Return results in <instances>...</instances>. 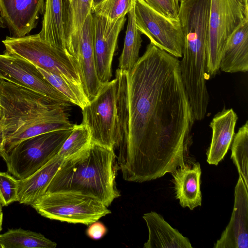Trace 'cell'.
Here are the masks:
<instances>
[{
	"label": "cell",
	"instance_id": "7a4b0ae2",
	"mask_svg": "<svg viewBox=\"0 0 248 248\" xmlns=\"http://www.w3.org/2000/svg\"><path fill=\"white\" fill-rule=\"evenodd\" d=\"M115 158L113 150L91 142L63 160L46 193L81 194L109 206L120 196L115 185Z\"/></svg>",
	"mask_w": 248,
	"mask_h": 248
},
{
	"label": "cell",
	"instance_id": "7c38bea8",
	"mask_svg": "<svg viewBox=\"0 0 248 248\" xmlns=\"http://www.w3.org/2000/svg\"><path fill=\"white\" fill-rule=\"evenodd\" d=\"M93 43L95 70L102 84L110 80L112 62L119 34L126 20L125 16L114 21L92 13Z\"/></svg>",
	"mask_w": 248,
	"mask_h": 248
},
{
	"label": "cell",
	"instance_id": "d4e9b609",
	"mask_svg": "<svg viewBox=\"0 0 248 248\" xmlns=\"http://www.w3.org/2000/svg\"><path fill=\"white\" fill-rule=\"evenodd\" d=\"M128 18L124 48L119 58L118 63V68L126 72L131 70L139 60L142 41L141 33L136 25L134 6L128 13Z\"/></svg>",
	"mask_w": 248,
	"mask_h": 248
},
{
	"label": "cell",
	"instance_id": "44dd1931",
	"mask_svg": "<svg viewBox=\"0 0 248 248\" xmlns=\"http://www.w3.org/2000/svg\"><path fill=\"white\" fill-rule=\"evenodd\" d=\"M149 232L144 248H192L188 238L172 228L160 215L154 211L142 217Z\"/></svg>",
	"mask_w": 248,
	"mask_h": 248
},
{
	"label": "cell",
	"instance_id": "74e56055",
	"mask_svg": "<svg viewBox=\"0 0 248 248\" xmlns=\"http://www.w3.org/2000/svg\"><path fill=\"white\" fill-rule=\"evenodd\" d=\"M184 0H179V2H181V1H184Z\"/></svg>",
	"mask_w": 248,
	"mask_h": 248
},
{
	"label": "cell",
	"instance_id": "2e32d148",
	"mask_svg": "<svg viewBox=\"0 0 248 248\" xmlns=\"http://www.w3.org/2000/svg\"><path fill=\"white\" fill-rule=\"evenodd\" d=\"M61 106L17 129L4 139V150L8 151L22 140L43 133L73 128L67 108Z\"/></svg>",
	"mask_w": 248,
	"mask_h": 248
},
{
	"label": "cell",
	"instance_id": "6da1fadb",
	"mask_svg": "<svg viewBox=\"0 0 248 248\" xmlns=\"http://www.w3.org/2000/svg\"><path fill=\"white\" fill-rule=\"evenodd\" d=\"M127 78L128 132L117 167L142 183L186 166L195 120L177 58L150 43Z\"/></svg>",
	"mask_w": 248,
	"mask_h": 248
},
{
	"label": "cell",
	"instance_id": "8fae6325",
	"mask_svg": "<svg viewBox=\"0 0 248 248\" xmlns=\"http://www.w3.org/2000/svg\"><path fill=\"white\" fill-rule=\"evenodd\" d=\"M0 79L37 92L65 107L72 104L47 80L35 65L6 52L0 54Z\"/></svg>",
	"mask_w": 248,
	"mask_h": 248
},
{
	"label": "cell",
	"instance_id": "ab89813d",
	"mask_svg": "<svg viewBox=\"0 0 248 248\" xmlns=\"http://www.w3.org/2000/svg\"><path fill=\"white\" fill-rule=\"evenodd\" d=\"M69 2H71L72 0H67Z\"/></svg>",
	"mask_w": 248,
	"mask_h": 248
},
{
	"label": "cell",
	"instance_id": "484cf974",
	"mask_svg": "<svg viewBox=\"0 0 248 248\" xmlns=\"http://www.w3.org/2000/svg\"><path fill=\"white\" fill-rule=\"evenodd\" d=\"M231 159L240 176L248 187V122L243 125L232 140Z\"/></svg>",
	"mask_w": 248,
	"mask_h": 248
},
{
	"label": "cell",
	"instance_id": "d590c367",
	"mask_svg": "<svg viewBox=\"0 0 248 248\" xmlns=\"http://www.w3.org/2000/svg\"><path fill=\"white\" fill-rule=\"evenodd\" d=\"M4 27H5L4 23L0 16V28H4Z\"/></svg>",
	"mask_w": 248,
	"mask_h": 248
},
{
	"label": "cell",
	"instance_id": "ac0fdd59",
	"mask_svg": "<svg viewBox=\"0 0 248 248\" xmlns=\"http://www.w3.org/2000/svg\"><path fill=\"white\" fill-rule=\"evenodd\" d=\"M227 73L248 70V18H245L228 38L219 64Z\"/></svg>",
	"mask_w": 248,
	"mask_h": 248
},
{
	"label": "cell",
	"instance_id": "5b68a950",
	"mask_svg": "<svg viewBox=\"0 0 248 248\" xmlns=\"http://www.w3.org/2000/svg\"><path fill=\"white\" fill-rule=\"evenodd\" d=\"M2 42L6 52L24 59L82 88L76 59L43 41L38 34L21 37L6 36Z\"/></svg>",
	"mask_w": 248,
	"mask_h": 248
},
{
	"label": "cell",
	"instance_id": "d6a6232c",
	"mask_svg": "<svg viewBox=\"0 0 248 248\" xmlns=\"http://www.w3.org/2000/svg\"><path fill=\"white\" fill-rule=\"evenodd\" d=\"M4 136L3 132L0 128V154L4 150Z\"/></svg>",
	"mask_w": 248,
	"mask_h": 248
},
{
	"label": "cell",
	"instance_id": "e575fe53",
	"mask_svg": "<svg viewBox=\"0 0 248 248\" xmlns=\"http://www.w3.org/2000/svg\"><path fill=\"white\" fill-rule=\"evenodd\" d=\"M2 221H3V213L1 210H0V232L2 230Z\"/></svg>",
	"mask_w": 248,
	"mask_h": 248
},
{
	"label": "cell",
	"instance_id": "d6986e66",
	"mask_svg": "<svg viewBox=\"0 0 248 248\" xmlns=\"http://www.w3.org/2000/svg\"><path fill=\"white\" fill-rule=\"evenodd\" d=\"M66 7L67 0H45L42 29L38 34L43 41L69 54L65 38Z\"/></svg>",
	"mask_w": 248,
	"mask_h": 248
},
{
	"label": "cell",
	"instance_id": "9a60e30c",
	"mask_svg": "<svg viewBox=\"0 0 248 248\" xmlns=\"http://www.w3.org/2000/svg\"><path fill=\"white\" fill-rule=\"evenodd\" d=\"M92 14L86 18L79 34L74 57L78 63L82 88L90 101L102 85L95 70L92 34Z\"/></svg>",
	"mask_w": 248,
	"mask_h": 248
},
{
	"label": "cell",
	"instance_id": "f35d334b",
	"mask_svg": "<svg viewBox=\"0 0 248 248\" xmlns=\"http://www.w3.org/2000/svg\"><path fill=\"white\" fill-rule=\"evenodd\" d=\"M1 210V204L0 203V210Z\"/></svg>",
	"mask_w": 248,
	"mask_h": 248
},
{
	"label": "cell",
	"instance_id": "83f0119b",
	"mask_svg": "<svg viewBox=\"0 0 248 248\" xmlns=\"http://www.w3.org/2000/svg\"><path fill=\"white\" fill-rule=\"evenodd\" d=\"M91 143V135L88 126L81 123L74 124L72 131L63 143L58 155L63 159L81 151Z\"/></svg>",
	"mask_w": 248,
	"mask_h": 248
},
{
	"label": "cell",
	"instance_id": "ffe728a7",
	"mask_svg": "<svg viewBox=\"0 0 248 248\" xmlns=\"http://www.w3.org/2000/svg\"><path fill=\"white\" fill-rule=\"evenodd\" d=\"M63 159L57 154L30 176L18 179L17 202L32 207L46 194L49 184Z\"/></svg>",
	"mask_w": 248,
	"mask_h": 248
},
{
	"label": "cell",
	"instance_id": "5bb4252c",
	"mask_svg": "<svg viewBox=\"0 0 248 248\" xmlns=\"http://www.w3.org/2000/svg\"><path fill=\"white\" fill-rule=\"evenodd\" d=\"M45 0H0V16L13 37L26 36L44 14Z\"/></svg>",
	"mask_w": 248,
	"mask_h": 248
},
{
	"label": "cell",
	"instance_id": "603a6c76",
	"mask_svg": "<svg viewBox=\"0 0 248 248\" xmlns=\"http://www.w3.org/2000/svg\"><path fill=\"white\" fill-rule=\"evenodd\" d=\"M93 0H67L65 43L68 53L74 57L79 34L87 16L92 13Z\"/></svg>",
	"mask_w": 248,
	"mask_h": 248
},
{
	"label": "cell",
	"instance_id": "f546056e",
	"mask_svg": "<svg viewBox=\"0 0 248 248\" xmlns=\"http://www.w3.org/2000/svg\"><path fill=\"white\" fill-rule=\"evenodd\" d=\"M18 179L5 172L0 171V203L1 206L18 201Z\"/></svg>",
	"mask_w": 248,
	"mask_h": 248
},
{
	"label": "cell",
	"instance_id": "cb8c5ba5",
	"mask_svg": "<svg viewBox=\"0 0 248 248\" xmlns=\"http://www.w3.org/2000/svg\"><path fill=\"white\" fill-rule=\"evenodd\" d=\"M57 243L40 233L21 228L0 234L1 248H55Z\"/></svg>",
	"mask_w": 248,
	"mask_h": 248
},
{
	"label": "cell",
	"instance_id": "8d00e7d4",
	"mask_svg": "<svg viewBox=\"0 0 248 248\" xmlns=\"http://www.w3.org/2000/svg\"><path fill=\"white\" fill-rule=\"evenodd\" d=\"M243 2L244 3V4L246 6V8L248 10V0H243Z\"/></svg>",
	"mask_w": 248,
	"mask_h": 248
},
{
	"label": "cell",
	"instance_id": "8992f818",
	"mask_svg": "<svg viewBox=\"0 0 248 248\" xmlns=\"http://www.w3.org/2000/svg\"><path fill=\"white\" fill-rule=\"evenodd\" d=\"M73 128L55 130L25 139L0 155L8 171L17 179H25L45 165L60 151Z\"/></svg>",
	"mask_w": 248,
	"mask_h": 248
},
{
	"label": "cell",
	"instance_id": "4dcf8cb0",
	"mask_svg": "<svg viewBox=\"0 0 248 248\" xmlns=\"http://www.w3.org/2000/svg\"><path fill=\"white\" fill-rule=\"evenodd\" d=\"M146 4L159 14L170 18L178 19L179 0H143Z\"/></svg>",
	"mask_w": 248,
	"mask_h": 248
},
{
	"label": "cell",
	"instance_id": "7402d4cb",
	"mask_svg": "<svg viewBox=\"0 0 248 248\" xmlns=\"http://www.w3.org/2000/svg\"><path fill=\"white\" fill-rule=\"evenodd\" d=\"M202 170L199 162L192 166L186 164L171 173L175 198L181 206L192 210L202 205L200 189Z\"/></svg>",
	"mask_w": 248,
	"mask_h": 248
},
{
	"label": "cell",
	"instance_id": "1f68e13d",
	"mask_svg": "<svg viewBox=\"0 0 248 248\" xmlns=\"http://www.w3.org/2000/svg\"><path fill=\"white\" fill-rule=\"evenodd\" d=\"M107 231L105 226L102 223L96 221L89 225L86 234L92 239L99 240L106 234Z\"/></svg>",
	"mask_w": 248,
	"mask_h": 248
},
{
	"label": "cell",
	"instance_id": "52a82bcc",
	"mask_svg": "<svg viewBox=\"0 0 248 248\" xmlns=\"http://www.w3.org/2000/svg\"><path fill=\"white\" fill-rule=\"evenodd\" d=\"M32 207L49 219L86 225L111 213L108 207L98 201L70 192L46 193Z\"/></svg>",
	"mask_w": 248,
	"mask_h": 248
},
{
	"label": "cell",
	"instance_id": "30bf717a",
	"mask_svg": "<svg viewBox=\"0 0 248 248\" xmlns=\"http://www.w3.org/2000/svg\"><path fill=\"white\" fill-rule=\"evenodd\" d=\"M136 25L150 43L173 56H182L184 37L179 19L170 18L157 12L143 0H135Z\"/></svg>",
	"mask_w": 248,
	"mask_h": 248
},
{
	"label": "cell",
	"instance_id": "3957f363",
	"mask_svg": "<svg viewBox=\"0 0 248 248\" xmlns=\"http://www.w3.org/2000/svg\"><path fill=\"white\" fill-rule=\"evenodd\" d=\"M127 72L118 68L115 78L103 84L97 95L82 109V123L90 132L91 142L121 149L128 132Z\"/></svg>",
	"mask_w": 248,
	"mask_h": 248
},
{
	"label": "cell",
	"instance_id": "f1b7e54d",
	"mask_svg": "<svg viewBox=\"0 0 248 248\" xmlns=\"http://www.w3.org/2000/svg\"><path fill=\"white\" fill-rule=\"evenodd\" d=\"M134 5L135 0H104L92 10V13L114 21L125 16Z\"/></svg>",
	"mask_w": 248,
	"mask_h": 248
},
{
	"label": "cell",
	"instance_id": "e0dca14e",
	"mask_svg": "<svg viewBox=\"0 0 248 248\" xmlns=\"http://www.w3.org/2000/svg\"><path fill=\"white\" fill-rule=\"evenodd\" d=\"M237 116L232 109H224L213 118L210 126L212 130L210 146L207 152V161L217 165L223 159L232 141Z\"/></svg>",
	"mask_w": 248,
	"mask_h": 248
},
{
	"label": "cell",
	"instance_id": "836d02e7",
	"mask_svg": "<svg viewBox=\"0 0 248 248\" xmlns=\"http://www.w3.org/2000/svg\"><path fill=\"white\" fill-rule=\"evenodd\" d=\"M103 0H93L92 5V11L96 6L99 5Z\"/></svg>",
	"mask_w": 248,
	"mask_h": 248
},
{
	"label": "cell",
	"instance_id": "4316f807",
	"mask_svg": "<svg viewBox=\"0 0 248 248\" xmlns=\"http://www.w3.org/2000/svg\"><path fill=\"white\" fill-rule=\"evenodd\" d=\"M37 67L47 80L65 95L72 104L82 109L89 104L90 100L82 88L70 83L58 75Z\"/></svg>",
	"mask_w": 248,
	"mask_h": 248
},
{
	"label": "cell",
	"instance_id": "9c48e42d",
	"mask_svg": "<svg viewBox=\"0 0 248 248\" xmlns=\"http://www.w3.org/2000/svg\"><path fill=\"white\" fill-rule=\"evenodd\" d=\"M210 0H185L180 2L178 19L184 37L182 61H207Z\"/></svg>",
	"mask_w": 248,
	"mask_h": 248
},
{
	"label": "cell",
	"instance_id": "277c9868",
	"mask_svg": "<svg viewBox=\"0 0 248 248\" xmlns=\"http://www.w3.org/2000/svg\"><path fill=\"white\" fill-rule=\"evenodd\" d=\"M62 106L37 92L0 79V128L4 139Z\"/></svg>",
	"mask_w": 248,
	"mask_h": 248
},
{
	"label": "cell",
	"instance_id": "4fadbf2b",
	"mask_svg": "<svg viewBox=\"0 0 248 248\" xmlns=\"http://www.w3.org/2000/svg\"><path fill=\"white\" fill-rule=\"evenodd\" d=\"M214 248H248V187L239 176L230 222Z\"/></svg>",
	"mask_w": 248,
	"mask_h": 248
},
{
	"label": "cell",
	"instance_id": "ba28073f",
	"mask_svg": "<svg viewBox=\"0 0 248 248\" xmlns=\"http://www.w3.org/2000/svg\"><path fill=\"white\" fill-rule=\"evenodd\" d=\"M248 18V10L241 0H210L207 73L215 76L226 42L240 23Z\"/></svg>",
	"mask_w": 248,
	"mask_h": 248
}]
</instances>
